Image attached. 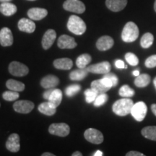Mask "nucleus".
Returning <instances> with one entry per match:
<instances>
[{
  "label": "nucleus",
  "mask_w": 156,
  "mask_h": 156,
  "mask_svg": "<svg viewBox=\"0 0 156 156\" xmlns=\"http://www.w3.org/2000/svg\"><path fill=\"white\" fill-rule=\"evenodd\" d=\"M134 106L133 101L131 99L125 98L119 99L114 103L112 106V110L114 113L120 116H125L126 115L131 114L132 107Z\"/></svg>",
  "instance_id": "f257e3e1"
},
{
  "label": "nucleus",
  "mask_w": 156,
  "mask_h": 156,
  "mask_svg": "<svg viewBox=\"0 0 156 156\" xmlns=\"http://www.w3.org/2000/svg\"><path fill=\"white\" fill-rule=\"evenodd\" d=\"M67 28L73 34L80 36L86 31V24L77 15H71L67 23Z\"/></svg>",
  "instance_id": "f03ea898"
},
{
  "label": "nucleus",
  "mask_w": 156,
  "mask_h": 156,
  "mask_svg": "<svg viewBox=\"0 0 156 156\" xmlns=\"http://www.w3.org/2000/svg\"><path fill=\"white\" fill-rule=\"evenodd\" d=\"M139 36V28L133 22H128L123 28L122 38L123 41L132 43L135 41Z\"/></svg>",
  "instance_id": "7ed1b4c3"
},
{
  "label": "nucleus",
  "mask_w": 156,
  "mask_h": 156,
  "mask_svg": "<svg viewBox=\"0 0 156 156\" xmlns=\"http://www.w3.org/2000/svg\"><path fill=\"white\" fill-rule=\"evenodd\" d=\"M9 72L15 77H24L29 73V69L26 65L19 62H12L9 65Z\"/></svg>",
  "instance_id": "20e7f679"
},
{
  "label": "nucleus",
  "mask_w": 156,
  "mask_h": 156,
  "mask_svg": "<svg viewBox=\"0 0 156 156\" xmlns=\"http://www.w3.org/2000/svg\"><path fill=\"white\" fill-rule=\"evenodd\" d=\"M63 7L65 10L77 14H82L85 11V5L80 0H66Z\"/></svg>",
  "instance_id": "39448f33"
},
{
  "label": "nucleus",
  "mask_w": 156,
  "mask_h": 156,
  "mask_svg": "<svg viewBox=\"0 0 156 156\" xmlns=\"http://www.w3.org/2000/svg\"><path fill=\"white\" fill-rule=\"evenodd\" d=\"M48 132L53 135L58 136H66L69 134L70 128L65 123H54L51 124Z\"/></svg>",
  "instance_id": "423d86ee"
},
{
  "label": "nucleus",
  "mask_w": 156,
  "mask_h": 156,
  "mask_svg": "<svg viewBox=\"0 0 156 156\" xmlns=\"http://www.w3.org/2000/svg\"><path fill=\"white\" fill-rule=\"evenodd\" d=\"M147 112V107L146 104L142 101H140V102L134 104L131 114L137 122H142L145 118Z\"/></svg>",
  "instance_id": "0eeeda50"
},
{
  "label": "nucleus",
  "mask_w": 156,
  "mask_h": 156,
  "mask_svg": "<svg viewBox=\"0 0 156 156\" xmlns=\"http://www.w3.org/2000/svg\"><path fill=\"white\" fill-rule=\"evenodd\" d=\"M84 136L87 141L93 144H95V145H99V144L102 143L104 140L102 132L93 128H89L85 130Z\"/></svg>",
  "instance_id": "6e6552de"
},
{
  "label": "nucleus",
  "mask_w": 156,
  "mask_h": 156,
  "mask_svg": "<svg viewBox=\"0 0 156 156\" xmlns=\"http://www.w3.org/2000/svg\"><path fill=\"white\" fill-rule=\"evenodd\" d=\"M34 103L30 101L20 100L17 101L13 105L15 112L20 114H29L34 108Z\"/></svg>",
  "instance_id": "1a4fd4ad"
},
{
  "label": "nucleus",
  "mask_w": 156,
  "mask_h": 156,
  "mask_svg": "<svg viewBox=\"0 0 156 156\" xmlns=\"http://www.w3.org/2000/svg\"><path fill=\"white\" fill-rule=\"evenodd\" d=\"M87 69L89 73L93 74H107L110 73L111 69V64L108 62H103L100 63L92 64L87 67Z\"/></svg>",
  "instance_id": "9d476101"
},
{
  "label": "nucleus",
  "mask_w": 156,
  "mask_h": 156,
  "mask_svg": "<svg viewBox=\"0 0 156 156\" xmlns=\"http://www.w3.org/2000/svg\"><path fill=\"white\" fill-rule=\"evenodd\" d=\"M58 47L62 48V49H65V48H75L77 47V44L75 42V38L73 37L67 36V35H62L58 38L57 41Z\"/></svg>",
  "instance_id": "9b49d317"
},
{
  "label": "nucleus",
  "mask_w": 156,
  "mask_h": 156,
  "mask_svg": "<svg viewBox=\"0 0 156 156\" xmlns=\"http://www.w3.org/2000/svg\"><path fill=\"white\" fill-rule=\"evenodd\" d=\"M6 147L12 153H17L20 151V136L16 133H13L9 136L6 142Z\"/></svg>",
  "instance_id": "f8f14e48"
},
{
  "label": "nucleus",
  "mask_w": 156,
  "mask_h": 156,
  "mask_svg": "<svg viewBox=\"0 0 156 156\" xmlns=\"http://www.w3.org/2000/svg\"><path fill=\"white\" fill-rule=\"evenodd\" d=\"M56 38V33L53 29H48L45 33L42 38V47L44 49L47 50L51 47L55 41Z\"/></svg>",
  "instance_id": "ddd939ff"
},
{
  "label": "nucleus",
  "mask_w": 156,
  "mask_h": 156,
  "mask_svg": "<svg viewBox=\"0 0 156 156\" xmlns=\"http://www.w3.org/2000/svg\"><path fill=\"white\" fill-rule=\"evenodd\" d=\"M13 44V35L8 28H3L0 30V44L4 47L10 46Z\"/></svg>",
  "instance_id": "4468645a"
},
{
  "label": "nucleus",
  "mask_w": 156,
  "mask_h": 156,
  "mask_svg": "<svg viewBox=\"0 0 156 156\" xmlns=\"http://www.w3.org/2000/svg\"><path fill=\"white\" fill-rule=\"evenodd\" d=\"M114 41L111 36H103L98 38L96 42V47L100 51H107L113 47Z\"/></svg>",
  "instance_id": "2eb2a0df"
},
{
  "label": "nucleus",
  "mask_w": 156,
  "mask_h": 156,
  "mask_svg": "<svg viewBox=\"0 0 156 156\" xmlns=\"http://www.w3.org/2000/svg\"><path fill=\"white\" fill-rule=\"evenodd\" d=\"M19 30L23 32L32 34L36 30V24L33 20L27 18H22L19 20L18 24Z\"/></svg>",
  "instance_id": "dca6fc26"
},
{
  "label": "nucleus",
  "mask_w": 156,
  "mask_h": 156,
  "mask_svg": "<svg viewBox=\"0 0 156 156\" xmlns=\"http://www.w3.org/2000/svg\"><path fill=\"white\" fill-rule=\"evenodd\" d=\"M59 84V79L55 75H49L46 76L41 80V85L44 89L54 88Z\"/></svg>",
  "instance_id": "f3484780"
},
{
  "label": "nucleus",
  "mask_w": 156,
  "mask_h": 156,
  "mask_svg": "<svg viewBox=\"0 0 156 156\" xmlns=\"http://www.w3.org/2000/svg\"><path fill=\"white\" fill-rule=\"evenodd\" d=\"M106 7L113 12H119L125 8L127 0H106Z\"/></svg>",
  "instance_id": "a211bd4d"
},
{
  "label": "nucleus",
  "mask_w": 156,
  "mask_h": 156,
  "mask_svg": "<svg viewBox=\"0 0 156 156\" xmlns=\"http://www.w3.org/2000/svg\"><path fill=\"white\" fill-rule=\"evenodd\" d=\"M48 15V11L46 9L38 8H31L28 11V15L33 20H41L44 19Z\"/></svg>",
  "instance_id": "6ab92c4d"
},
{
  "label": "nucleus",
  "mask_w": 156,
  "mask_h": 156,
  "mask_svg": "<svg viewBox=\"0 0 156 156\" xmlns=\"http://www.w3.org/2000/svg\"><path fill=\"white\" fill-rule=\"evenodd\" d=\"M54 66L58 69L69 70L73 67V62L69 58H57L54 61Z\"/></svg>",
  "instance_id": "aec40b11"
},
{
  "label": "nucleus",
  "mask_w": 156,
  "mask_h": 156,
  "mask_svg": "<svg viewBox=\"0 0 156 156\" xmlns=\"http://www.w3.org/2000/svg\"><path fill=\"white\" fill-rule=\"evenodd\" d=\"M17 12V7L14 4L2 2L0 5V12L5 16H12Z\"/></svg>",
  "instance_id": "412c9836"
},
{
  "label": "nucleus",
  "mask_w": 156,
  "mask_h": 156,
  "mask_svg": "<svg viewBox=\"0 0 156 156\" xmlns=\"http://www.w3.org/2000/svg\"><path fill=\"white\" fill-rule=\"evenodd\" d=\"M62 100V92L60 89H54L51 94L48 102L53 106L54 108H56L60 105Z\"/></svg>",
  "instance_id": "4be33fe9"
},
{
  "label": "nucleus",
  "mask_w": 156,
  "mask_h": 156,
  "mask_svg": "<svg viewBox=\"0 0 156 156\" xmlns=\"http://www.w3.org/2000/svg\"><path fill=\"white\" fill-rule=\"evenodd\" d=\"M38 109L41 114L46 116H53L56 112V108H54L48 101L41 103L38 106Z\"/></svg>",
  "instance_id": "5701e85b"
},
{
  "label": "nucleus",
  "mask_w": 156,
  "mask_h": 156,
  "mask_svg": "<svg viewBox=\"0 0 156 156\" xmlns=\"http://www.w3.org/2000/svg\"><path fill=\"white\" fill-rule=\"evenodd\" d=\"M89 72L87 71V68H83V69H80L79 68L78 69L73 70V72L69 73V77L71 80H75L79 81L82 80L87 75Z\"/></svg>",
  "instance_id": "b1692460"
},
{
  "label": "nucleus",
  "mask_w": 156,
  "mask_h": 156,
  "mask_svg": "<svg viewBox=\"0 0 156 156\" xmlns=\"http://www.w3.org/2000/svg\"><path fill=\"white\" fill-rule=\"evenodd\" d=\"M6 86L10 90L17 91V92H22V91L24 90L25 87L24 83L12 79L8 80L7 81Z\"/></svg>",
  "instance_id": "393cba45"
},
{
  "label": "nucleus",
  "mask_w": 156,
  "mask_h": 156,
  "mask_svg": "<svg viewBox=\"0 0 156 156\" xmlns=\"http://www.w3.org/2000/svg\"><path fill=\"white\" fill-rule=\"evenodd\" d=\"M91 61H92V57L90 54H83L78 56L77 60H76V64H77L78 68L83 69V68H86Z\"/></svg>",
  "instance_id": "a878e982"
},
{
  "label": "nucleus",
  "mask_w": 156,
  "mask_h": 156,
  "mask_svg": "<svg viewBox=\"0 0 156 156\" xmlns=\"http://www.w3.org/2000/svg\"><path fill=\"white\" fill-rule=\"evenodd\" d=\"M151 82V76L147 74H142L137 76L134 80V85L138 87H145L147 86Z\"/></svg>",
  "instance_id": "bb28decb"
},
{
  "label": "nucleus",
  "mask_w": 156,
  "mask_h": 156,
  "mask_svg": "<svg viewBox=\"0 0 156 156\" xmlns=\"http://www.w3.org/2000/svg\"><path fill=\"white\" fill-rule=\"evenodd\" d=\"M142 134L148 140L156 141V126H148L142 129Z\"/></svg>",
  "instance_id": "cd10ccee"
},
{
  "label": "nucleus",
  "mask_w": 156,
  "mask_h": 156,
  "mask_svg": "<svg viewBox=\"0 0 156 156\" xmlns=\"http://www.w3.org/2000/svg\"><path fill=\"white\" fill-rule=\"evenodd\" d=\"M91 88L95 90L98 94H101V93H106L107 91H108L111 88L106 87V85L103 84L102 82V80H94L91 83Z\"/></svg>",
  "instance_id": "c85d7f7f"
},
{
  "label": "nucleus",
  "mask_w": 156,
  "mask_h": 156,
  "mask_svg": "<svg viewBox=\"0 0 156 156\" xmlns=\"http://www.w3.org/2000/svg\"><path fill=\"white\" fill-rule=\"evenodd\" d=\"M154 41V36L151 33H146L142 36L140 40V44L143 48H148L153 45Z\"/></svg>",
  "instance_id": "c756f323"
},
{
  "label": "nucleus",
  "mask_w": 156,
  "mask_h": 156,
  "mask_svg": "<svg viewBox=\"0 0 156 156\" xmlns=\"http://www.w3.org/2000/svg\"><path fill=\"white\" fill-rule=\"evenodd\" d=\"M134 93H135V92H134V90L127 85H124L122 87H121L119 91V95L124 98H130L134 96Z\"/></svg>",
  "instance_id": "7c9ffc66"
},
{
  "label": "nucleus",
  "mask_w": 156,
  "mask_h": 156,
  "mask_svg": "<svg viewBox=\"0 0 156 156\" xmlns=\"http://www.w3.org/2000/svg\"><path fill=\"white\" fill-rule=\"evenodd\" d=\"M84 94L85 95V101L87 103H90L92 102H94V101L96 98V97L98 95V93L96 90L93 88L90 89H87L85 91Z\"/></svg>",
  "instance_id": "2f4dec72"
},
{
  "label": "nucleus",
  "mask_w": 156,
  "mask_h": 156,
  "mask_svg": "<svg viewBox=\"0 0 156 156\" xmlns=\"http://www.w3.org/2000/svg\"><path fill=\"white\" fill-rule=\"evenodd\" d=\"M20 97V95L18 92L17 91H13V90H7L3 93L2 98L4 100L7 101H16L17 99H18Z\"/></svg>",
  "instance_id": "473e14b6"
},
{
  "label": "nucleus",
  "mask_w": 156,
  "mask_h": 156,
  "mask_svg": "<svg viewBox=\"0 0 156 156\" xmlns=\"http://www.w3.org/2000/svg\"><path fill=\"white\" fill-rule=\"evenodd\" d=\"M81 90V86L78 84H73V85H69L68 86L65 90L66 95H67L68 97H73L75 94L79 92Z\"/></svg>",
  "instance_id": "72a5a7b5"
},
{
  "label": "nucleus",
  "mask_w": 156,
  "mask_h": 156,
  "mask_svg": "<svg viewBox=\"0 0 156 156\" xmlns=\"http://www.w3.org/2000/svg\"><path fill=\"white\" fill-rule=\"evenodd\" d=\"M108 95L106 94V93H101V94L98 95V96L95 98V100L93 102V105L96 107H100L103 106L104 103H106V101H108Z\"/></svg>",
  "instance_id": "f704fd0d"
},
{
  "label": "nucleus",
  "mask_w": 156,
  "mask_h": 156,
  "mask_svg": "<svg viewBox=\"0 0 156 156\" xmlns=\"http://www.w3.org/2000/svg\"><path fill=\"white\" fill-rule=\"evenodd\" d=\"M125 59L128 64L132 66H136L139 64V58L135 54L131 52H128L125 54Z\"/></svg>",
  "instance_id": "c9c22d12"
},
{
  "label": "nucleus",
  "mask_w": 156,
  "mask_h": 156,
  "mask_svg": "<svg viewBox=\"0 0 156 156\" xmlns=\"http://www.w3.org/2000/svg\"><path fill=\"white\" fill-rule=\"evenodd\" d=\"M145 66L147 68H153L156 67V54L149 56L145 62Z\"/></svg>",
  "instance_id": "e433bc0d"
},
{
  "label": "nucleus",
  "mask_w": 156,
  "mask_h": 156,
  "mask_svg": "<svg viewBox=\"0 0 156 156\" xmlns=\"http://www.w3.org/2000/svg\"><path fill=\"white\" fill-rule=\"evenodd\" d=\"M104 76H105V77H108L109 79L112 80V83H113V87L116 86L117 84H118V83H119V79H118V77H117V76L116 75L108 73L107 74H105Z\"/></svg>",
  "instance_id": "4c0bfd02"
},
{
  "label": "nucleus",
  "mask_w": 156,
  "mask_h": 156,
  "mask_svg": "<svg viewBox=\"0 0 156 156\" xmlns=\"http://www.w3.org/2000/svg\"><path fill=\"white\" fill-rule=\"evenodd\" d=\"M115 66H116V68L118 69H126L127 68V66L125 65L124 62L122 61V60L118 59L115 62Z\"/></svg>",
  "instance_id": "58836bf2"
},
{
  "label": "nucleus",
  "mask_w": 156,
  "mask_h": 156,
  "mask_svg": "<svg viewBox=\"0 0 156 156\" xmlns=\"http://www.w3.org/2000/svg\"><path fill=\"white\" fill-rule=\"evenodd\" d=\"M126 156H143L145 155L143 153H140L137 151H130L126 154Z\"/></svg>",
  "instance_id": "ea45409f"
},
{
  "label": "nucleus",
  "mask_w": 156,
  "mask_h": 156,
  "mask_svg": "<svg viewBox=\"0 0 156 156\" xmlns=\"http://www.w3.org/2000/svg\"><path fill=\"white\" fill-rule=\"evenodd\" d=\"M54 88H50V89H48L47 90L45 91L44 93V98L45 99H46V100H48V98H49L51 94L52 91L54 90Z\"/></svg>",
  "instance_id": "a19ab883"
},
{
  "label": "nucleus",
  "mask_w": 156,
  "mask_h": 156,
  "mask_svg": "<svg viewBox=\"0 0 156 156\" xmlns=\"http://www.w3.org/2000/svg\"><path fill=\"white\" fill-rule=\"evenodd\" d=\"M151 110L153 112V114L156 116V104H153L151 106Z\"/></svg>",
  "instance_id": "79ce46f5"
},
{
  "label": "nucleus",
  "mask_w": 156,
  "mask_h": 156,
  "mask_svg": "<svg viewBox=\"0 0 156 156\" xmlns=\"http://www.w3.org/2000/svg\"><path fill=\"white\" fill-rule=\"evenodd\" d=\"M103 155V152H101V151H97L93 155L94 156H102Z\"/></svg>",
  "instance_id": "37998d69"
},
{
  "label": "nucleus",
  "mask_w": 156,
  "mask_h": 156,
  "mask_svg": "<svg viewBox=\"0 0 156 156\" xmlns=\"http://www.w3.org/2000/svg\"><path fill=\"white\" fill-rule=\"evenodd\" d=\"M72 155L73 156H82L83 155V154H82L80 152L76 151V152H75V153H73V154H72Z\"/></svg>",
  "instance_id": "c03bdc74"
},
{
  "label": "nucleus",
  "mask_w": 156,
  "mask_h": 156,
  "mask_svg": "<svg viewBox=\"0 0 156 156\" xmlns=\"http://www.w3.org/2000/svg\"><path fill=\"white\" fill-rule=\"evenodd\" d=\"M41 155L42 156H55L54 154H52L51 153H43Z\"/></svg>",
  "instance_id": "a18cd8bd"
},
{
  "label": "nucleus",
  "mask_w": 156,
  "mask_h": 156,
  "mask_svg": "<svg viewBox=\"0 0 156 156\" xmlns=\"http://www.w3.org/2000/svg\"><path fill=\"white\" fill-rule=\"evenodd\" d=\"M133 75L135 76V77H137V76L140 75V72L139 70H135V71L133 72Z\"/></svg>",
  "instance_id": "49530a36"
},
{
  "label": "nucleus",
  "mask_w": 156,
  "mask_h": 156,
  "mask_svg": "<svg viewBox=\"0 0 156 156\" xmlns=\"http://www.w3.org/2000/svg\"><path fill=\"white\" fill-rule=\"evenodd\" d=\"M10 1H12V0H0L1 2H9Z\"/></svg>",
  "instance_id": "de8ad7c7"
},
{
  "label": "nucleus",
  "mask_w": 156,
  "mask_h": 156,
  "mask_svg": "<svg viewBox=\"0 0 156 156\" xmlns=\"http://www.w3.org/2000/svg\"><path fill=\"white\" fill-rule=\"evenodd\" d=\"M153 84H154V85H155V88H156V77L155 78V79H154Z\"/></svg>",
  "instance_id": "09e8293b"
},
{
  "label": "nucleus",
  "mask_w": 156,
  "mask_h": 156,
  "mask_svg": "<svg viewBox=\"0 0 156 156\" xmlns=\"http://www.w3.org/2000/svg\"><path fill=\"white\" fill-rule=\"evenodd\" d=\"M154 9L156 12V0L155 1V3H154Z\"/></svg>",
  "instance_id": "8fccbe9b"
},
{
  "label": "nucleus",
  "mask_w": 156,
  "mask_h": 156,
  "mask_svg": "<svg viewBox=\"0 0 156 156\" xmlns=\"http://www.w3.org/2000/svg\"><path fill=\"white\" fill-rule=\"evenodd\" d=\"M28 1H36V0H28Z\"/></svg>",
  "instance_id": "3c124183"
},
{
  "label": "nucleus",
  "mask_w": 156,
  "mask_h": 156,
  "mask_svg": "<svg viewBox=\"0 0 156 156\" xmlns=\"http://www.w3.org/2000/svg\"><path fill=\"white\" fill-rule=\"evenodd\" d=\"M0 106H1V104H0Z\"/></svg>",
  "instance_id": "603ef678"
}]
</instances>
